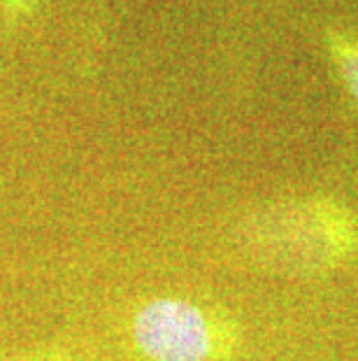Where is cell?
Listing matches in <instances>:
<instances>
[{
    "instance_id": "1",
    "label": "cell",
    "mask_w": 358,
    "mask_h": 361,
    "mask_svg": "<svg viewBox=\"0 0 358 361\" xmlns=\"http://www.w3.org/2000/svg\"><path fill=\"white\" fill-rule=\"evenodd\" d=\"M133 341L151 361H207L217 331L198 305L181 298H154L133 317Z\"/></svg>"
},
{
    "instance_id": "2",
    "label": "cell",
    "mask_w": 358,
    "mask_h": 361,
    "mask_svg": "<svg viewBox=\"0 0 358 361\" xmlns=\"http://www.w3.org/2000/svg\"><path fill=\"white\" fill-rule=\"evenodd\" d=\"M338 214L333 210H281L268 214L254 231V245L263 255L275 261H295L302 264H324L338 255L345 240V226L335 224L326 231L314 233Z\"/></svg>"
},
{
    "instance_id": "3",
    "label": "cell",
    "mask_w": 358,
    "mask_h": 361,
    "mask_svg": "<svg viewBox=\"0 0 358 361\" xmlns=\"http://www.w3.org/2000/svg\"><path fill=\"white\" fill-rule=\"evenodd\" d=\"M340 68L347 80V87L352 91L354 101L358 105V49L354 47H340Z\"/></svg>"
},
{
    "instance_id": "4",
    "label": "cell",
    "mask_w": 358,
    "mask_h": 361,
    "mask_svg": "<svg viewBox=\"0 0 358 361\" xmlns=\"http://www.w3.org/2000/svg\"><path fill=\"white\" fill-rule=\"evenodd\" d=\"M0 361H30V359H19V357H10V359H7L5 357V359H0Z\"/></svg>"
}]
</instances>
